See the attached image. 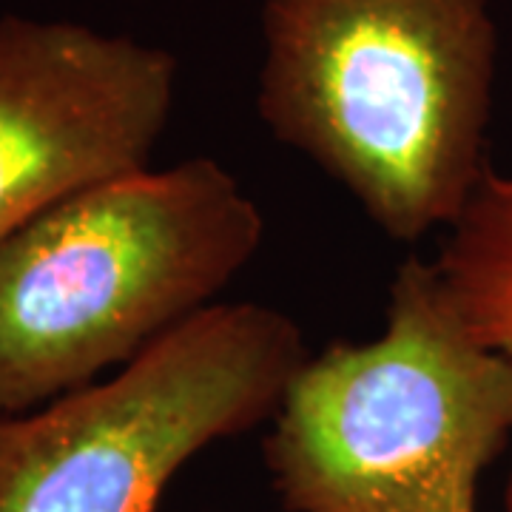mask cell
I'll list each match as a JSON object with an SVG mask.
<instances>
[{
	"label": "cell",
	"instance_id": "6da1fadb",
	"mask_svg": "<svg viewBox=\"0 0 512 512\" xmlns=\"http://www.w3.org/2000/svg\"><path fill=\"white\" fill-rule=\"evenodd\" d=\"M256 111L384 237L450 228L487 171L490 0H265Z\"/></svg>",
	"mask_w": 512,
	"mask_h": 512
},
{
	"label": "cell",
	"instance_id": "7a4b0ae2",
	"mask_svg": "<svg viewBox=\"0 0 512 512\" xmlns=\"http://www.w3.org/2000/svg\"><path fill=\"white\" fill-rule=\"evenodd\" d=\"M265 237L214 157L143 168L60 200L0 242V416L126 367L217 305Z\"/></svg>",
	"mask_w": 512,
	"mask_h": 512
},
{
	"label": "cell",
	"instance_id": "3957f363",
	"mask_svg": "<svg viewBox=\"0 0 512 512\" xmlns=\"http://www.w3.org/2000/svg\"><path fill=\"white\" fill-rule=\"evenodd\" d=\"M268 424L288 512H478L512 439V365L467 328L436 262L410 254L382 333L308 356Z\"/></svg>",
	"mask_w": 512,
	"mask_h": 512
},
{
	"label": "cell",
	"instance_id": "277c9868",
	"mask_svg": "<svg viewBox=\"0 0 512 512\" xmlns=\"http://www.w3.org/2000/svg\"><path fill=\"white\" fill-rule=\"evenodd\" d=\"M311 356L259 302H217L106 382L0 416V512H157L202 450L268 424Z\"/></svg>",
	"mask_w": 512,
	"mask_h": 512
},
{
	"label": "cell",
	"instance_id": "5b68a950",
	"mask_svg": "<svg viewBox=\"0 0 512 512\" xmlns=\"http://www.w3.org/2000/svg\"><path fill=\"white\" fill-rule=\"evenodd\" d=\"M177 57L74 20L0 18V242L46 208L148 168Z\"/></svg>",
	"mask_w": 512,
	"mask_h": 512
},
{
	"label": "cell",
	"instance_id": "8992f818",
	"mask_svg": "<svg viewBox=\"0 0 512 512\" xmlns=\"http://www.w3.org/2000/svg\"><path fill=\"white\" fill-rule=\"evenodd\" d=\"M433 262L467 328L512 365V171L487 165ZM504 507L512 512V473Z\"/></svg>",
	"mask_w": 512,
	"mask_h": 512
}]
</instances>
